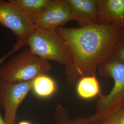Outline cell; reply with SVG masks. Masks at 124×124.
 Returning a JSON list of instances; mask_svg holds the SVG:
<instances>
[{
    "mask_svg": "<svg viewBox=\"0 0 124 124\" xmlns=\"http://www.w3.org/2000/svg\"><path fill=\"white\" fill-rule=\"evenodd\" d=\"M56 31L65 40L72 59L70 66L65 69L67 83L76 85L80 79L96 75L97 69L112 56L124 31L115 27L97 25Z\"/></svg>",
    "mask_w": 124,
    "mask_h": 124,
    "instance_id": "obj_1",
    "label": "cell"
},
{
    "mask_svg": "<svg viewBox=\"0 0 124 124\" xmlns=\"http://www.w3.org/2000/svg\"><path fill=\"white\" fill-rule=\"evenodd\" d=\"M102 77L111 78L114 85L106 95L101 94L97 103L95 113L89 117L93 121L99 122L106 115L123 105L124 103V64L112 56L98 68Z\"/></svg>",
    "mask_w": 124,
    "mask_h": 124,
    "instance_id": "obj_2",
    "label": "cell"
},
{
    "mask_svg": "<svg viewBox=\"0 0 124 124\" xmlns=\"http://www.w3.org/2000/svg\"><path fill=\"white\" fill-rule=\"evenodd\" d=\"M27 45L39 58L70 66L71 54L66 41L56 30H46L36 26L28 38Z\"/></svg>",
    "mask_w": 124,
    "mask_h": 124,
    "instance_id": "obj_3",
    "label": "cell"
},
{
    "mask_svg": "<svg viewBox=\"0 0 124 124\" xmlns=\"http://www.w3.org/2000/svg\"><path fill=\"white\" fill-rule=\"evenodd\" d=\"M52 69L49 62L37 56L30 48L11 58L0 67V80L8 82L28 81Z\"/></svg>",
    "mask_w": 124,
    "mask_h": 124,
    "instance_id": "obj_4",
    "label": "cell"
},
{
    "mask_svg": "<svg viewBox=\"0 0 124 124\" xmlns=\"http://www.w3.org/2000/svg\"><path fill=\"white\" fill-rule=\"evenodd\" d=\"M0 24L10 29L16 36L14 52L27 45L36 25L31 18L9 1L0 0Z\"/></svg>",
    "mask_w": 124,
    "mask_h": 124,
    "instance_id": "obj_5",
    "label": "cell"
},
{
    "mask_svg": "<svg viewBox=\"0 0 124 124\" xmlns=\"http://www.w3.org/2000/svg\"><path fill=\"white\" fill-rule=\"evenodd\" d=\"M32 80L8 82L0 80V105L4 110L3 119L6 124H17L18 109L31 90Z\"/></svg>",
    "mask_w": 124,
    "mask_h": 124,
    "instance_id": "obj_6",
    "label": "cell"
},
{
    "mask_svg": "<svg viewBox=\"0 0 124 124\" xmlns=\"http://www.w3.org/2000/svg\"><path fill=\"white\" fill-rule=\"evenodd\" d=\"M30 17L36 26L50 31L74 20L67 0H55L44 11Z\"/></svg>",
    "mask_w": 124,
    "mask_h": 124,
    "instance_id": "obj_7",
    "label": "cell"
},
{
    "mask_svg": "<svg viewBox=\"0 0 124 124\" xmlns=\"http://www.w3.org/2000/svg\"><path fill=\"white\" fill-rule=\"evenodd\" d=\"M98 23L124 31V0H97Z\"/></svg>",
    "mask_w": 124,
    "mask_h": 124,
    "instance_id": "obj_8",
    "label": "cell"
},
{
    "mask_svg": "<svg viewBox=\"0 0 124 124\" xmlns=\"http://www.w3.org/2000/svg\"><path fill=\"white\" fill-rule=\"evenodd\" d=\"M79 27L98 24L97 0H67Z\"/></svg>",
    "mask_w": 124,
    "mask_h": 124,
    "instance_id": "obj_9",
    "label": "cell"
},
{
    "mask_svg": "<svg viewBox=\"0 0 124 124\" xmlns=\"http://www.w3.org/2000/svg\"><path fill=\"white\" fill-rule=\"evenodd\" d=\"M76 85V93L83 99H91L101 95L100 86L96 75L83 77L78 80Z\"/></svg>",
    "mask_w": 124,
    "mask_h": 124,
    "instance_id": "obj_10",
    "label": "cell"
},
{
    "mask_svg": "<svg viewBox=\"0 0 124 124\" xmlns=\"http://www.w3.org/2000/svg\"><path fill=\"white\" fill-rule=\"evenodd\" d=\"M31 90L36 97L47 98L56 92L57 84L53 78L46 74H42L32 80Z\"/></svg>",
    "mask_w": 124,
    "mask_h": 124,
    "instance_id": "obj_11",
    "label": "cell"
},
{
    "mask_svg": "<svg viewBox=\"0 0 124 124\" xmlns=\"http://www.w3.org/2000/svg\"><path fill=\"white\" fill-rule=\"evenodd\" d=\"M55 0H9V2L29 17L41 13Z\"/></svg>",
    "mask_w": 124,
    "mask_h": 124,
    "instance_id": "obj_12",
    "label": "cell"
},
{
    "mask_svg": "<svg viewBox=\"0 0 124 124\" xmlns=\"http://www.w3.org/2000/svg\"><path fill=\"white\" fill-rule=\"evenodd\" d=\"M55 124H100L99 122L93 121L89 117H77L72 119L69 113L61 104L56 107L54 114Z\"/></svg>",
    "mask_w": 124,
    "mask_h": 124,
    "instance_id": "obj_13",
    "label": "cell"
},
{
    "mask_svg": "<svg viewBox=\"0 0 124 124\" xmlns=\"http://www.w3.org/2000/svg\"><path fill=\"white\" fill-rule=\"evenodd\" d=\"M99 122L100 124H124L123 105L106 115Z\"/></svg>",
    "mask_w": 124,
    "mask_h": 124,
    "instance_id": "obj_14",
    "label": "cell"
},
{
    "mask_svg": "<svg viewBox=\"0 0 124 124\" xmlns=\"http://www.w3.org/2000/svg\"><path fill=\"white\" fill-rule=\"evenodd\" d=\"M112 56L124 64V31L115 46Z\"/></svg>",
    "mask_w": 124,
    "mask_h": 124,
    "instance_id": "obj_15",
    "label": "cell"
},
{
    "mask_svg": "<svg viewBox=\"0 0 124 124\" xmlns=\"http://www.w3.org/2000/svg\"><path fill=\"white\" fill-rule=\"evenodd\" d=\"M14 53V52L13 51V50H12L9 53H8V54H7L6 55H5L4 57L0 58V65L2 64V63L4 62L5 60L7 58H8V57H9L10 55H12L13 53Z\"/></svg>",
    "mask_w": 124,
    "mask_h": 124,
    "instance_id": "obj_16",
    "label": "cell"
},
{
    "mask_svg": "<svg viewBox=\"0 0 124 124\" xmlns=\"http://www.w3.org/2000/svg\"><path fill=\"white\" fill-rule=\"evenodd\" d=\"M0 124H6L4 120L3 119V117L2 116L0 112Z\"/></svg>",
    "mask_w": 124,
    "mask_h": 124,
    "instance_id": "obj_17",
    "label": "cell"
},
{
    "mask_svg": "<svg viewBox=\"0 0 124 124\" xmlns=\"http://www.w3.org/2000/svg\"><path fill=\"white\" fill-rule=\"evenodd\" d=\"M18 124H32L29 121H22L20 122H19Z\"/></svg>",
    "mask_w": 124,
    "mask_h": 124,
    "instance_id": "obj_18",
    "label": "cell"
},
{
    "mask_svg": "<svg viewBox=\"0 0 124 124\" xmlns=\"http://www.w3.org/2000/svg\"><path fill=\"white\" fill-rule=\"evenodd\" d=\"M123 107H124V104H123Z\"/></svg>",
    "mask_w": 124,
    "mask_h": 124,
    "instance_id": "obj_19",
    "label": "cell"
}]
</instances>
